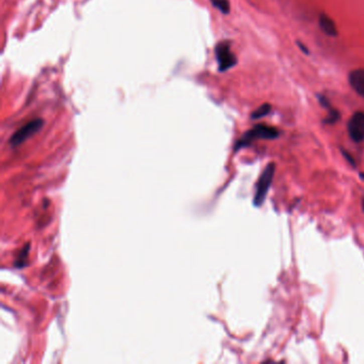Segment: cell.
<instances>
[{"mask_svg": "<svg viewBox=\"0 0 364 364\" xmlns=\"http://www.w3.org/2000/svg\"><path fill=\"white\" fill-rule=\"evenodd\" d=\"M270 110H272V106H270L269 104H263L262 106H260L257 110H255V111L252 112L251 114V117L253 118V120H258V118H261V117H264L265 115H267Z\"/></svg>", "mask_w": 364, "mask_h": 364, "instance_id": "8", "label": "cell"}, {"mask_svg": "<svg viewBox=\"0 0 364 364\" xmlns=\"http://www.w3.org/2000/svg\"><path fill=\"white\" fill-rule=\"evenodd\" d=\"M349 83L360 96L364 97V69L352 71L349 74Z\"/></svg>", "mask_w": 364, "mask_h": 364, "instance_id": "6", "label": "cell"}, {"mask_svg": "<svg viewBox=\"0 0 364 364\" xmlns=\"http://www.w3.org/2000/svg\"><path fill=\"white\" fill-rule=\"evenodd\" d=\"M278 136H279V133L276 129L270 128V126H267L264 124H259L257 126H255L252 130L248 131L238 141H237L236 146H235V151H238L241 148L249 146L250 143L256 139L272 140V139H276Z\"/></svg>", "mask_w": 364, "mask_h": 364, "instance_id": "1", "label": "cell"}, {"mask_svg": "<svg viewBox=\"0 0 364 364\" xmlns=\"http://www.w3.org/2000/svg\"><path fill=\"white\" fill-rule=\"evenodd\" d=\"M338 120H340V113H338V111H336V110H334L332 108H330L329 109V114L325 118V123H327V124H334Z\"/></svg>", "mask_w": 364, "mask_h": 364, "instance_id": "10", "label": "cell"}, {"mask_svg": "<svg viewBox=\"0 0 364 364\" xmlns=\"http://www.w3.org/2000/svg\"><path fill=\"white\" fill-rule=\"evenodd\" d=\"M297 44H298V46L300 47V49L302 50V53H303V54H306V55H308V54H309V50H308V48H307L306 46H304V45L301 43V42H297Z\"/></svg>", "mask_w": 364, "mask_h": 364, "instance_id": "12", "label": "cell"}, {"mask_svg": "<svg viewBox=\"0 0 364 364\" xmlns=\"http://www.w3.org/2000/svg\"><path fill=\"white\" fill-rule=\"evenodd\" d=\"M43 120L42 118H35V120H31L27 124H25L23 128H21L19 131H16L13 136L10 139V145L11 147L15 148L18 146H21L23 142L29 139L33 135L37 134L42 128H43Z\"/></svg>", "mask_w": 364, "mask_h": 364, "instance_id": "3", "label": "cell"}, {"mask_svg": "<svg viewBox=\"0 0 364 364\" xmlns=\"http://www.w3.org/2000/svg\"><path fill=\"white\" fill-rule=\"evenodd\" d=\"M362 208H363V211H364V198L362 199Z\"/></svg>", "mask_w": 364, "mask_h": 364, "instance_id": "13", "label": "cell"}, {"mask_svg": "<svg viewBox=\"0 0 364 364\" xmlns=\"http://www.w3.org/2000/svg\"><path fill=\"white\" fill-rule=\"evenodd\" d=\"M349 137L355 143L364 141V112L358 111L352 114L347 125Z\"/></svg>", "mask_w": 364, "mask_h": 364, "instance_id": "5", "label": "cell"}, {"mask_svg": "<svg viewBox=\"0 0 364 364\" xmlns=\"http://www.w3.org/2000/svg\"><path fill=\"white\" fill-rule=\"evenodd\" d=\"M275 171H276V165L272 163L268 164L264 169V171L262 172L260 179L257 183V190L255 198H253V202H255L256 206L263 205V203L267 197L268 190L270 188V186H272Z\"/></svg>", "mask_w": 364, "mask_h": 364, "instance_id": "2", "label": "cell"}, {"mask_svg": "<svg viewBox=\"0 0 364 364\" xmlns=\"http://www.w3.org/2000/svg\"><path fill=\"white\" fill-rule=\"evenodd\" d=\"M216 59L219 65V71L224 72L230 70L237 63V59L235 55L231 52L230 44L227 42H221L215 48Z\"/></svg>", "mask_w": 364, "mask_h": 364, "instance_id": "4", "label": "cell"}, {"mask_svg": "<svg viewBox=\"0 0 364 364\" xmlns=\"http://www.w3.org/2000/svg\"><path fill=\"white\" fill-rule=\"evenodd\" d=\"M319 27L323 30L327 36L329 37H336L337 36V28L334 21L330 18L326 13H321L319 15Z\"/></svg>", "mask_w": 364, "mask_h": 364, "instance_id": "7", "label": "cell"}, {"mask_svg": "<svg viewBox=\"0 0 364 364\" xmlns=\"http://www.w3.org/2000/svg\"><path fill=\"white\" fill-rule=\"evenodd\" d=\"M210 3L216 9H218L223 14H227L230 12V4H228V0H210Z\"/></svg>", "mask_w": 364, "mask_h": 364, "instance_id": "9", "label": "cell"}, {"mask_svg": "<svg viewBox=\"0 0 364 364\" xmlns=\"http://www.w3.org/2000/svg\"><path fill=\"white\" fill-rule=\"evenodd\" d=\"M28 251H29V246L25 247V248H24V250L21 252V255H20L19 260L16 261V262H18V263H16V265H18L19 267H22V264H21V263H24V262L26 261V260H25V258H26V257L28 256Z\"/></svg>", "mask_w": 364, "mask_h": 364, "instance_id": "11", "label": "cell"}]
</instances>
